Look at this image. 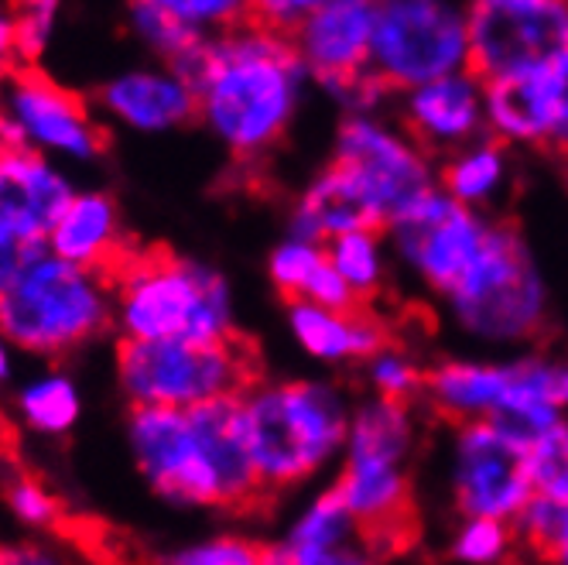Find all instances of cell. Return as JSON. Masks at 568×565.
Listing matches in <instances>:
<instances>
[{"mask_svg": "<svg viewBox=\"0 0 568 565\" xmlns=\"http://www.w3.org/2000/svg\"><path fill=\"white\" fill-rule=\"evenodd\" d=\"M565 172H568V154H565Z\"/></svg>", "mask_w": 568, "mask_h": 565, "instance_id": "cell-46", "label": "cell"}, {"mask_svg": "<svg viewBox=\"0 0 568 565\" xmlns=\"http://www.w3.org/2000/svg\"><path fill=\"white\" fill-rule=\"evenodd\" d=\"M141 4L165 11L202 42L251 21V0H141Z\"/></svg>", "mask_w": 568, "mask_h": 565, "instance_id": "cell-32", "label": "cell"}, {"mask_svg": "<svg viewBox=\"0 0 568 565\" xmlns=\"http://www.w3.org/2000/svg\"><path fill=\"white\" fill-rule=\"evenodd\" d=\"M257 381V353L240 336L226 343H116V384L131 408L192 412L236 397Z\"/></svg>", "mask_w": 568, "mask_h": 565, "instance_id": "cell-8", "label": "cell"}, {"mask_svg": "<svg viewBox=\"0 0 568 565\" xmlns=\"http://www.w3.org/2000/svg\"><path fill=\"white\" fill-rule=\"evenodd\" d=\"M24 52H21V42H18V31L4 11V4H0V93H4L11 87V79L24 69Z\"/></svg>", "mask_w": 568, "mask_h": 565, "instance_id": "cell-41", "label": "cell"}, {"mask_svg": "<svg viewBox=\"0 0 568 565\" xmlns=\"http://www.w3.org/2000/svg\"><path fill=\"white\" fill-rule=\"evenodd\" d=\"M545 565H568V504L561 511V524H558V535L548 548V558Z\"/></svg>", "mask_w": 568, "mask_h": 565, "instance_id": "cell-43", "label": "cell"}, {"mask_svg": "<svg viewBox=\"0 0 568 565\" xmlns=\"http://www.w3.org/2000/svg\"><path fill=\"white\" fill-rule=\"evenodd\" d=\"M243 412L267 501L339 466L353 405L333 381L261 377L243 391Z\"/></svg>", "mask_w": 568, "mask_h": 565, "instance_id": "cell-4", "label": "cell"}, {"mask_svg": "<svg viewBox=\"0 0 568 565\" xmlns=\"http://www.w3.org/2000/svg\"><path fill=\"white\" fill-rule=\"evenodd\" d=\"M476 11H520V8H538L545 0H466Z\"/></svg>", "mask_w": 568, "mask_h": 565, "instance_id": "cell-44", "label": "cell"}, {"mask_svg": "<svg viewBox=\"0 0 568 565\" xmlns=\"http://www.w3.org/2000/svg\"><path fill=\"white\" fill-rule=\"evenodd\" d=\"M568 52V0H545L520 11L469 8V72L494 79L504 72L551 69Z\"/></svg>", "mask_w": 568, "mask_h": 565, "instance_id": "cell-14", "label": "cell"}, {"mask_svg": "<svg viewBox=\"0 0 568 565\" xmlns=\"http://www.w3.org/2000/svg\"><path fill=\"white\" fill-rule=\"evenodd\" d=\"M182 72L195 120L236 161H261L288 138L312 87L292 38L254 21L202 42Z\"/></svg>", "mask_w": 568, "mask_h": 565, "instance_id": "cell-1", "label": "cell"}, {"mask_svg": "<svg viewBox=\"0 0 568 565\" xmlns=\"http://www.w3.org/2000/svg\"><path fill=\"white\" fill-rule=\"evenodd\" d=\"M128 28L138 42L165 65H179L185 69L189 59L202 49V38L192 34L189 28H182L175 18H169L165 11H158L151 4H141V0H131L128 8Z\"/></svg>", "mask_w": 568, "mask_h": 565, "instance_id": "cell-28", "label": "cell"}, {"mask_svg": "<svg viewBox=\"0 0 568 565\" xmlns=\"http://www.w3.org/2000/svg\"><path fill=\"white\" fill-rule=\"evenodd\" d=\"M514 182V151L494 138H476L438 161V189L459 206L490 213Z\"/></svg>", "mask_w": 568, "mask_h": 565, "instance_id": "cell-23", "label": "cell"}, {"mask_svg": "<svg viewBox=\"0 0 568 565\" xmlns=\"http://www.w3.org/2000/svg\"><path fill=\"white\" fill-rule=\"evenodd\" d=\"M494 220V213L466 210L442 189H435L384 233L394 264H400L404 274H412L422 289L445 299L479 258Z\"/></svg>", "mask_w": 568, "mask_h": 565, "instance_id": "cell-12", "label": "cell"}, {"mask_svg": "<svg viewBox=\"0 0 568 565\" xmlns=\"http://www.w3.org/2000/svg\"><path fill=\"white\" fill-rule=\"evenodd\" d=\"M14 412L28 432L59 438L72 432V425L83 415V394H79L75 381L62 367H49L28 384H21L14 397Z\"/></svg>", "mask_w": 568, "mask_h": 565, "instance_id": "cell-25", "label": "cell"}, {"mask_svg": "<svg viewBox=\"0 0 568 565\" xmlns=\"http://www.w3.org/2000/svg\"><path fill=\"white\" fill-rule=\"evenodd\" d=\"M18 31V42L24 52V62L34 65L49 52V46L55 42V31L62 21V8L65 0H0Z\"/></svg>", "mask_w": 568, "mask_h": 565, "instance_id": "cell-34", "label": "cell"}, {"mask_svg": "<svg viewBox=\"0 0 568 565\" xmlns=\"http://www.w3.org/2000/svg\"><path fill=\"white\" fill-rule=\"evenodd\" d=\"M0 501H4V511L14 524H21L24 532H34V535H52L65 511H62V501L45 487L42 480L31 476V473H14L4 480V491H0Z\"/></svg>", "mask_w": 568, "mask_h": 565, "instance_id": "cell-29", "label": "cell"}, {"mask_svg": "<svg viewBox=\"0 0 568 565\" xmlns=\"http://www.w3.org/2000/svg\"><path fill=\"white\" fill-rule=\"evenodd\" d=\"M415 450H418L415 405L384 401V397H371L353 405L333 491L353 514L359 538L374 545L377 552L384 542L400 538L412 521Z\"/></svg>", "mask_w": 568, "mask_h": 565, "instance_id": "cell-5", "label": "cell"}, {"mask_svg": "<svg viewBox=\"0 0 568 565\" xmlns=\"http://www.w3.org/2000/svg\"><path fill=\"white\" fill-rule=\"evenodd\" d=\"M264 562H267V545L236 532H220L210 538L189 542L165 558V565H264Z\"/></svg>", "mask_w": 568, "mask_h": 565, "instance_id": "cell-35", "label": "cell"}, {"mask_svg": "<svg viewBox=\"0 0 568 565\" xmlns=\"http://www.w3.org/2000/svg\"><path fill=\"white\" fill-rule=\"evenodd\" d=\"M113 330V278L38 248L0 295V333L18 353L62 360Z\"/></svg>", "mask_w": 568, "mask_h": 565, "instance_id": "cell-6", "label": "cell"}, {"mask_svg": "<svg viewBox=\"0 0 568 565\" xmlns=\"http://www.w3.org/2000/svg\"><path fill=\"white\" fill-rule=\"evenodd\" d=\"M384 0H326L295 34L292 46L315 87L333 100L371 75V46Z\"/></svg>", "mask_w": 568, "mask_h": 565, "instance_id": "cell-15", "label": "cell"}, {"mask_svg": "<svg viewBox=\"0 0 568 565\" xmlns=\"http://www.w3.org/2000/svg\"><path fill=\"white\" fill-rule=\"evenodd\" d=\"M113 278V333L131 343L236 340V305L223 271L172 251H131Z\"/></svg>", "mask_w": 568, "mask_h": 565, "instance_id": "cell-3", "label": "cell"}, {"mask_svg": "<svg viewBox=\"0 0 568 565\" xmlns=\"http://www.w3.org/2000/svg\"><path fill=\"white\" fill-rule=\"evenodd\" d=\"M466 69V0H384L371 46V75L390 97Z\"/></svg>", "mask_w": 568, "mask_h": 565, "instance_id": "cell-9", "label": "cell"}, {"mask_svg": "<svg viewBox=\"0 0 568 565\" xmlns=\"http://www.w3.org/2000/svg\"><path fill=\"white\" fill-rule=\"evenodd\" d=\"M326 0H251V21L292 38Z\"/></svg>", "mask_w": 568, "mask_h": 565, "instance_id": "cell-38", "label": "cell"}, {"mask_svg": "<svg viewBox=\"0 0 568 565\" xmlns=\"http://www.w3.org/2000/svg\"><path fill=\"white\" fill-rule=\"evenodd\" d=\"M75 195L65 165L34 151H0V230L45 248V240Z\"/></svg>", "mask_w": 568, "mask_h": 565, "instance_id": "cell-18", "label": "cell"}, {"mask_svg": "<svg viewBox=\"0 0 568 565\" xmlns=\"http://www.w3.org/2000/svg\"><path fill=\"white\" fill-rule=\"evenodd\" d=\"M449 552L463 565H504L517 552L514 524L494 517H459Z\"/></svg>", "mask_w": 568, "mask_h": 565, "instance_id": "cell-31", "label": "cell"}, {"mask_svg": "<svg viewBox=\"0 0 568 565\" xmlns=\"http://www.w3.org/2000/svg\"><path fill=\"white\" fill-rule=\"evenodd\" d=\"M93 107L124 131L169 134L195 120V90L179 65L148 62L110 75L97 90Z\"/></svg>", "mask_w": 568, "mask_h": 565, "instance_id": "cell-16", "label": "cell"}, {"mask_svg": "<svg viewBox=\"0 0 568 565\" xmlns=\"http://www.w3.org/2000/svg\"><path fill=\"white\" fill-rule=\"evenodd\" d=\"M555 83H558V131L551 141V151H558L561 158L568 154V52L555 62Z\"/></svg>", "mask_w": 568, "mask_h": 565, "instance_id": "cell-42", "label": "cell"}, {"mask_svg": "<svg viewBox=\"0 0 568 565\" xmlns=\"http://www.w3.org/2000/svg\"><path fill=\"white\" fill-rule=\"evenodd\" d=\"M394 117L432 158H445L486 134L483 79L476 72H453L435 83L394 97Z\"/></svg>", "mask_w": 568, "mask_h": 565, "instance_id": "cell-17", "label": "cell"}, {"mask_svg": "<svg viewBox=\"0 0 568 565\" xmlns=\"http://www.w3.org/2000/svg\"><path fill=\"white\" fill-rule=\"evenodd\" d=\"M34 244H24V240H18V236H11V233H4L0 230V295H4L14 281H18V274L28 268V261L34 258Z\"/></svg>", "mask_w": 568, "mask_h": 565, "instance_id": "cell-40", "label": "cell"}, {"mask_svg": "<svg viewBox=\"0 0 568 565\" xmlns=\"http://www.w3.org/2000/svg\"><path fill=\"white\" fill-rule=\"evenodd\" d=\"M527 473L535 497L568 504V415L527 446Z\"/></svg>", "mask_w": 568, "mask_h": 565, "instance_id": "cell-33", "label": "cell"}, {"mask_svg": "<svg viewBox=\"0 0 568 565\" xmlns=\"http://www.w3.org/2000/svg\"><path fill=\"white\" fill-rule=\"evenodd\" d=\"M561 511L565 504L545 501V497H531L527 507L514 517V535H517V548H524L527 555L535 558H548V548L558 535V524H561Z\"/></svg>", "mask_w": 568, "mask_h": 565, "instance_id": "cell-36", "label": "cell"}, {"mask_svg": "<svg viewBox=\"0 0 568 565\" xmlns=\"http://www.w3.org/2000/svg\"><path fill=\"white\" fill-rule=\"evenodd\" d=\"M103 144L97 107L38 65H24L0 93V151H34L59 165H83L100 158Z\"/></svg>", "mask_w": 568, "mask_h": 565, "instance_id": "cell-11", "label": "cell"}, {"mask_svg": "<svg viewBox=\"0 0 568 565\" xmlns=\"http://www.w3.org/2000/svg\"><path fill=\"white\" fill-rule=\"evenodd\" d=\"M558 83L555 65L531 72H504L483 79V120L486 138L517 148H551L558 131Z\"/></svg>", "mask_w": 568, "mask_h": 565, "instance_id": "cell-19", "label": "cell"}, {"mask_svg": "<svg viewBox=\"0 0 568 565\" xmlns=\"http://www.w3.org/2000/svg\"><path fill=\"white\" fill-rule=\"evenodd\" d=\"M329 161L353 175L381 230L438 189V158H432L387 110L343 113Z\"/></svg>", "mask_w": 568, "mask_h": 565, "instance_id": "cell-10", "label": "cell"}, {"mask_svg": "<svg viewBox=\"0 0 568 565\" xmlns=\"http://www.w3.org/2000/svg\"><path fill=\"white\" fill-rule=\"evenodd\" d=\"M445 483L459 517H514L535 497L527 473V446L494 422L453 425L445 453Z\"/></svg>", "mask_w": 568, "mask_h": 565, "instance_id": "cell-13", "label": "cell"}, {"mask_svg": "<svg viewBox=\"0 0 568 565\" xmlns=\"http://www.w3.org/2000/svg\"><path fill=\"white\" fill-rule=\"evenodd\" d=\"M353 230H381V223L367 203V195L353 182V175L339 169L336 161H329L298 192L288 216V236H302L312 240V244H329V240Z\"/></svg>", "mask_w": 568, "mask_h": 565, "instance_id": "cell-22", "label": "cell"}, {"mask_svg": "<svg viewBox=\"0 0 568 565\" xmlns=\"http://www.w3.org/2000/svg\"><path fill=\"white\" fill-rule=\"evenodd\" d=\"M0 565H72V562L49 538H21V542H0Z\"/></svg>", "mask_w": 568, "mask_h": 565, "instance_id": "cell-39", "label": "cell"}, {"mask_svg": "<svg viewBox=\"0 0 568 565\" xmlns=\"http://www.w3.org/2000/svg\"><path fill=\"white\" fill-rule=\"evenodd\" d=\"M326 258L333 271L346 281V289L359 305L374 309L381 299L387 274H390V248H387V233L384 230H353L343 233L326 244Z\"/></svg>", "mask_w": 568, "mask_h": 565, "instance_id": "cell-24", "label": "cell"}, {"mask_svg": "<svg viewBox=\"0 0 568 565\" xmlns=\"http://www.w3.org/2000/svg\"><path fill=\"white\" fill-rule=\"evenodd\" d=\"M14 356H18V350L11 346V340L4 333H0V384H8L14 377Z\"/></svg>", "mask_w": 568, "mask_h": 565, "instance_id": "cell-45", "label": "cell"}, {"mask_svg": "<svg viewBox=\"0 0 568 565\" xmlns=\"http://www.w3.org/2000/svg\"><path fill=\"white\" fill-rule=\"evenodd\" d=\"M128 442L144 483L172 507L251 511L267 501L251 456L243 394L192 412L131 408Z\"/></svg>", "mask_w": 568, "mask_h": 565, "instance_id": "cell-2", "label": "cell"}, {"mask_svg": "<svg viewBox=\"0 0 568 565\" xmlns=\"http://www.w3.org/2000/svg\"><path fill=\"white\" fill-rule=\"evenodd\" d=\"M363 367H367V384H371L374 397L415 405V401H422V394H425L428 371L408 350H400L394 343L377 350L367 363H363Z\"/></svg>", "mask_w": 568, "mask_h": 565, "instance_id": "cell-30", "label": "cell"}, {"mask_svg": "<svg viewBox=\"0 0 568 565\" xmlns=\"http://www.w3.org/2000/svg\"><path fill=\"white\" fill-rule=\"evenodd\" d=\"M349 542H359V528H356L353 514L346 511V504L339 501V494L333 487H326V491L312 494L298 507V514L288 521V528H284V535L274 545L312 555V552L343 548Z\"/></svg>", "mask_w": 568, "mask_h": 565, "instance_id": "cell-26", "label": "cell"}, {"mask_svg": "<svg viewBox=\"0 0 568 565\" xmlns=\"http://www.w3.org/2000/svg\"><path fill=\"white\" fill-rule=\"evenodd\" d=\"M442 302L456 330L469 340L486 346H524L541 336L551 295L520 230L497 216L479 258Z\"/></svg>", "mask_w": 568, "mask_h": 565, "instance_id": "cell-7", "label": "cell"}, {"mask_svg": "<svg viewBox=\"0 0 568 565\" xmlns=\"http://www.w3.org/2000/svg\"><path fill=\"white\" fill-rule=\"evenodd\" d=\"M45 251L69 264L113 274L116 264L134 251V244L128 240L124 216H120L113 195L100 189H75L45 240Z\"/></svg>", "mask_w": 568, "mask_h": 565, "instance_id": "cell-20", "label": "cell"}, {"mask_svg": "<svg viewBox=\"0 0 568 565\" xmlns=\"http://www.w3.org/2000/svg\"><path fill=\"white\" fill-rule=\"evenodd\" d=\"M288 333L315 363H367L390 343L384 319L374 309H322L312 302H288Z\"/></svg>", "mask_w": 568, "mask_h": 565, "instance_id": "cell-21", "label": "cell"}, {"mask_svg": "<svg viewBox=\"0 0 568 565\" xmlns=\"http://www.w3.org/2000/svg\"><path fill=\"white\" fill-rule=\"evenodd\" d=\"M326 244H312V240L302 236H284L267 258V274L274 289L288 302H305L308 292L318 285V278L326 274Z\"/></svg>", "mask_w": 568, "mask_h": 565, "instance_id": "cell-27", "label": "cell"}, {"mask_svg": "<svg viewBox=\"0 0 568 565\" xmlns=\"http://www.w3.org/2000/svg\"><path fill=\"white\" fill-rule=\"evenodd\" d=\"M264 565H384L381 562V552L367 542H349L343 548H333V552H312V555H302V552H288L281 545H267V562Z\"/></svg>", "mask_w": 568, "mask_h": 565, "instance_id": "cell-37", "label": "cell"}]
</instances>
